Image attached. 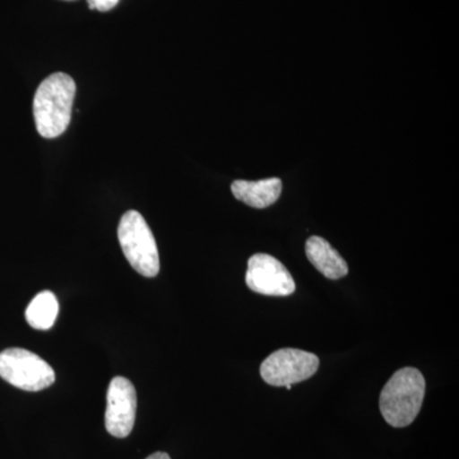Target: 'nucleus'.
<instances>
[{
  "label": "nucleus",
  "mask_w": 459,
  "mask_h": 459,
  "mask_svg": "<svg viewBox=\"0 0 459 459\" xmlns=\"http://www.w3.org/2000/svg\"><path fill=\"white\" fill-rule=\"evenodd\" d=\"M0 377L27 392L42 391L56 382V373L44 359L17 347L0 352Z\"/></svg>",
  "instance_id": "20e7f679"
},
{
  "label": "nucleus",
  "mask_w": 459,
  "mask_h": 459,
  "mask_svg": "<svg viewBox=\"0 0 459 459\" xmlns=\"http://www.w3.org/2000/svg\"><path fill=\"white\" fill-rule=\"evenodd\" d=\"M146 459H171V458H170V455H168V453L156 452V453H153V455H151L150 457H147Z\"/></svg>",
  "instance_id": "f8f14e48"
},
{
  "label": "nucleus",
  "mask_w": 459,
  "mask_h": 459,
  "mask_svg": "<svg viewBox=\"0 0 459 459\" xmlns=\"http://www.w3.org/2000/svg\"><path fill=\"white\" fill-rule=\"evenodd\" d=\"M319 358L299 349H281L271 353L261 365V377L267 385L287 386L304 382L316 373Z\"/></svg>",
  "instance_id": "39448f33"
},
{
  "label": "nucleus",
  "mask_w": 459,
  "mask_h": 459,
  "mask_svg": "<svg viewBox=\"0 0 459 459\" xmlns=\"http://www.w3.org/2000/svg\"><path fill=\"white\" fill-rule=\"evenodd\" d=\"M120 0H87L90 9H98L100 12H108L117 7Z\"/></svg>",
  "instance_id": "9b49d317"
},
{
  "label": "nucleus",
  "mask_w": 459,
  "mask_h": 459,
  "mask_svg": "<svg viewBox=\"0 0 459 459\" xmlns=\"http://www.w3.org/2000/svg\"><path fill=\"white\" fill-rule=\"evenodd\" d=\"M231 192L238 201L249 207L263 210L279 201L282 192V181L279 178L258 181L235 180L231 184Z\"/></svg>",
  "instance_id": "6e6552de"
},
{
  "label": "nucleus",
  "mask_w": 459,
  "mask_h": 459,
  "mask_svg": "<svg viewBox=\"0 0 459 459\" xmlns=\"http://www.w3.org/2000/svg\"><path fill=\"white\" fill-rule=\"evenodd\" d=\"M307 259L329 280L343 279L349 273V265L342 255L325 238L310 237L305 244Z\"/></svg>",
  "instance_id": "1a4fd4ad"
},
{
  "label": "nucleus",
  "mask_w": 459,
  "mask_h": 459,
  "mask_svg": "<svg viewBox=\"0 0 459 459\" xmlns=\"http://www.w3.org/2000/svg\"><path fill=\"white\" fill-rule=\"evenodd\" d=\"M68 2H71V0H68Z\"/></svg>",
  "instance_id": "ddd939ff"
},
{
  "label": "nucleus",
  "mask_w": 459,
  "mask_h": 459,
  "mask_svg": "<svg viewBox=\"0 0 459 459\" xmlns=\"http://www.w3.org/2000/svg\"><path fill=\"white\" fill-rule=\"evenodd\" d=\"M246 281L253 292L265 296H290L296 289L295 281L285 265L264 253L250 256Z\"/></svg>",
  "instance_id": "423d86ee"
},
{
  "label": "nucleus",
  "mask_w": 459,
  "mask_h": 459,
  "mask_svg": "<svg viewBox=\"0 0 459 459\" xmlns=\"http://www.w3.org/2000/svg\"><path fill=\"white\" fill-rule=\"evenodd\" d=\"M137 413V392L131 380L115 377L108 388L105 427L115 437H126L132 433Z\"/></svg>",
  "instance_id": "0eeeda50"
},
{
  "label": "nucleus",
  "mask_w": 459,
  "mask_h": 459,
  "mask_svg": "<svg viewBox=\"0 0 459 459\" xmlns=\"http://www.w3.org/2000/svg\"><path fill=\"white\" fill-rule=\"evenodd\" d=\"M59 313V303L51 291H42L32 299L26 309V320L32 328L48 331L53 327Z\"/></svg>",
  "instance_id": "9d476101"
},
{
  "label": "nucleus",
  "mask_w": 459,
  "mask_h": 459,
  "mask_svg": "<svg viewBox=\"0 0 459 459\" xmlns=\"http://www.w3.org/2000/svg\"><path fill=\"white\" fill-rule=\"evenodd\" d=\"M117 238L133 270L150 279L159 274L160 255L155 237L140 212L128 211L123 214Z\"/></svg>",
  "instance_id": "7ed1b4c3"
},
{
  "label": "nucleus",
  "mask_w": 459,
  "mask_h": 459,
  "mask_svg": "<svg viewBox=\"0 0 459 459\" xmlns=\"http://www.w3.org/2000/svg\"><path fill=\"white\" fill-rule=\"evenodd\" d=\"M75 82L71 75L57 72L42 81L33 98L36 129L47 140L59 137L72 119Z\"/></svg>",
  "instance_id": "f257e3e1"
},
{
  "label": "nucleus",
  "mask_w": 459,
  "mask_h": 459,
  "mask_svg": "<svg viewBox=\"0 0 459 459\" xmlns=\"http://www.w3.org/2000/svg\"><path fill=\"white\" fill-rule=\"evenodd\" d=\"M425 386V377L416 368H402L395 371L380 394L383 419L394 428L412 424L421 410Z\"/></svg>",
  "instance_id": "f03ea898"
}]
</instances>
